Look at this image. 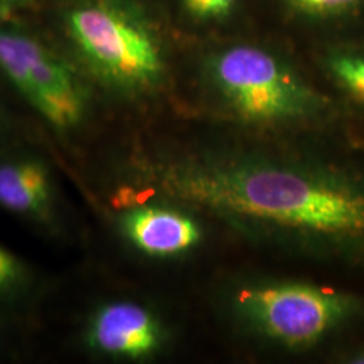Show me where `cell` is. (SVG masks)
I'll list each match as a JSON object with an SVG mask.
<instances>
[{
  "label": "cell",
  "mask_w": 364,
  "mask_h": 364,
  "mask_svg": "<svg viewBox=\"0 0 364 364\" xmlns=\"http://www.w3.org/2000/svg\"><path fill=\"white\" fill-rule=\"evenodd\" d=\"M159 193L264 243L364 264V170L317 156L203 149L151 165Z\"/></svg>",
  "instance_id": "obj_1"
},
{
  "label": "cell",
  "mask_w": 364,
  "mask_h": 364,
  "mask_svg": "<svg viewBox=\"0 0 364 364\" xmlns=\"http://www.w3.org/2000/svg\"><path fill=\"white\" fill-rule=\"evenodd\" d=\"M63 25L81 63L108 88L142 95L161 85L166 70L161 41L131 0H73Z\"/></svg>",
  "instance_id": "obj_2"
},
{
  "label": "cell",
  "mask_w": 364,
  "mask_h": 364,
  "mask_svg": "<svg viewBox=\"0 0 364 364\" xmlns=\"http://www.w3.org/2000/svg\"><path fill=\"white\" fill-rule=\"evenodd\" d=\"M209 77L227 105L254 124L278 126L312 117L320 107L316 92L273 53L237 43L216 53Z\"/></svg>",
  "instance_id": "obj_3"
},
{
  "label": "cell",
  "mask_w": 364,
  "mask_h": 364,
  "mask_svg": "<svg viewBox=\"0 0 364 364\" xmlns=\"http://www.w3.org/2000/svg\"><path fill=\"white\" fill-rule=\"evenodd\" d=\"M234 308L246 324L289 348H308L359 316V297L305 282H273L240 287Z\"/></svg>",
  "instance_id": "obj_4"
},
{
  "label": "cell",
  "mask_w": 364,
  "mask_h": 364,
  "mask_svg": "<svg viewBox=\"0 0 364 364\" xmlns=\"http://www.w3.org/2000/svg\"><path fill=\"white\" fill-rule=\"evenodd\" d=\"M0 72L55 130H72L87 112V95L75 70L45 43L0 26Z\"/></svg>",
  "instance_id": "obj_5"
},
{
  "label": "cell",
  "mask_w": 364,
  "mask_h": 364,
  "mask_svg": "<svg viewBox=\"0 0 364 364\" xmlns=\"http://www.w3.org/2000/svg\"><path fill=\"white\" fill-rule=\"evenodd\" d=\"M87 340L95 351L119 359H144L156 353L164 341L156 316L131 301H115L93 314Z\"/></svg>",
  "instance_id": "obj_6"
},
{
  "label": "cell",
  "mask_w": 364,
  "mask_h": 364,
  "mask_svg": "<svg viewBox=\"0 0 364 364\" xmlns=\"http://www.w3.org/2000/svg\"><path fill=\"white\" fill-rule=\"evenodd\" d=\"M120 225L134 247L154 258L177 257L201 240V230L191 216L166 207H131Z\"/></svg>",
  "instance_id": "obj_7"
},
{
  "label": "cell",
  "mask_w": 364,
  "mask_h": 364,
  "mask_svg": "<svg viewBox=\"0 0 364 364\" xmlns=\"http://www.w3.org/2000/svg\"><path fill=\"white\" fill-rule=\"evenodd\" d=\"M48 169L34 159L0 164V207L28 218H45L52 208Z\"/></svg>",
  "instance_id": "obj_8"
},
{
  "label": "cell",
  "mask_w": 364,
  "mask_h": 364,
  "mask_svg": "<svg viewBox=\"0 0 364 364\" xmlns=\"http://www.w3.org/2000/svg\"><path fill=\"white\" fill-rule=\"evenodd\" d=\"M328 68L338 85L364 105V54H336L329 60Z\"/></svg>",
  "instance_id": "obj_9"
},
{
  "label": "cell",
  "mask_w": 364,
  "mask_h": 364,
  "mask_svg": "<svg viewBox=\"0 0 364 364\" xmlns=\"http://www.w3.org/2000/svg\"><path fill=\"white\" fill-rule=\"evenodd\" d=\"M26 267L11 251L0 245V294L18 290L26 281Z\"/></svg>",
  "instance_id": "obj_10"
},
{
  "label": "cell",
  "mask_w": 364,
  "mask_h": 364,
  "mask_svg": "<svg viewBox=\"0 0 364 364\" xmlns=\"http://www.w3.org/2000/svg\"><path fill=\"white\" fill-rule=\"evenodd\" d=\"M186 13L196 19H220L232 11L237 0H181Z\"/></svg>",
  "instance_id": "obj_11"
},
{
  "label": "cell",
  "mask_w": 364,
  "mask_h": 364,
  "mask_svg": "<svg viewBox=\"0 0 364 364\" xmlns=\"http://www.w3.org/2000/svg\"><path fill=\"white\" fill-rule=\"evenodd\" d=\"M297 10L311 15H338L358 7L364 0H289Z\"/></svg>",
  "instance_id": "obj_12"
},
{
  "label": "cell",
  "mask_w": 364,
  "mask_h": 364,
  "mask_svg": "<svg viewBox=\"0 0 364 364\" xmlns=\"http://www.w3.org/2000/svg\"><path fill=\"white\" fill-rule=\"evenodd\" d=\"M1 1H4L10 6H25V4H30L34 0H1Z\"/></svg>",
  "instance_id": "obj_13"
}]
</instances>
